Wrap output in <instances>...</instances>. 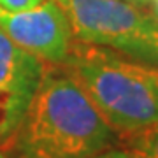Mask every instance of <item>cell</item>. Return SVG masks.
I'll use <instances>...</instances> for the list:
<instances>
[{"label":"cell","instance_id":"cell-1","mask_svg":"<svg viewBox=\"0 0 158 158\" xmlns=\"http://www.w3.org/2000/svg\"><path fill=\"white\" fill-rule=\"evenodd\" d=\"M118 141L62 65L46 63L9 148L16 158H93Z\"/></svg>","mask_w":158,"mask_h":158},{"label":"cell","instance_id":"cell-2","mask_svg":"<svg viewBox=\"0 0 158 158\" xmlns=\"http://www.w3.org/2000/svg\"><path fill=\"white\" fill-rule=\"evenodd\" d=\"M60 65L116 135L158 125V65L76 39Z\"/></svg>","mask_w":158,"mask_h":158},{"label":"cell","instance_id":"cell-3","mask_svg":"<svg viewBox=\"0 0 158 158\" xmlns=\"http://www.w3.org/2000/svg\"><path fill=\"white\" fill-rule=\"evenodd\" d=\"M69 18L72 37L158 65V16L127 0H55Z\"/></svg>","mask_w":158,"mask_h":158},{"label":"cell","instance_id":"cell-4","mask_svg":"<svg viewBox=\"0 0 158 158\" xmlns=\"http://www.w3.org/2000/svg\"><path fill=\"white\" fill-rule=\"evenodd\" d=\"M0 28L18 48L55 65L65 60L74 40L67 14L55 0H42L25 11L0 7Z\"/></svg>","mask_w":158,"mask_h":158},{"label":"cell","instance_id":"cell-5","mask_svg":"<svg viewBox=\"0 0 158 158\" xmlns=\"http://www.w3.org/2000/svg\"><path fill=\"white\" fill-rule=\"evenodd\" d=\"M44 62L18 48L0 28V148H9L34 98Z\"/></svg>","mask_w":158,"mask_h":158},{"label":"cell","instance_id":"cell-6","mask_svg":"<svg viewBox=\"0 0 158 158\" xmlns=\"http://www.w3.org/2000/svg\"><path fill=\"white\" fill-rule=\"evenodd\" d=\"M118 144L132 158H158V125L118 135Z\"/></svg>","mask_w":158,"mask_h":158},{"label":"cell","instance_id":"cell-7","mask_svg":"<svg viewBox=\"0 0 158 158\" xmlns=\"http://www.w3.org/2000/svg\"><path fill=\"white\" fill-rule=\"evenodd\" d=\"M42 0H0V7L6 11H25L30 7H35Z\"/></svg>","mask_w":158,"mask_h":158},{"label":"cell","instance_id":"cell-8","mask_svg":"<svg viewBox=\"0 0 158 158\" xmlns=\"http://www.w3.org/2000/svg\"><path fill=\"white\" fill-rule=\"evenodd\" d=\"M93 158H132L128 155V153L125 151L123 148H107V149H104V151H100L98 155H95Z\"/></svg>","mask_w":158,"mask_h":158},{"label":"cell","instance_id":"cell-9","mask_svg":"<svg viewBox=\"0 0 158 158\" xmlns=\"http://www.w3.org/2000/svg\"><path fill=\"white\" fill-rule=\"evenodd\" d=\"M148 7H149V9H151V11H153V12H155V14L158 16V0H151V2H149V6H148Z\"/></svg>","mask_w":158,"mask_h":158},{"label":"cell","instance_id":"cell-10","mask_svg":"<svg viewBox=\"0 0 158 158\" xmlns=\"http://www.w3.org/2000/svg\"><path fill=\"white\" fill-rule=\"evenodd\" d=\"M127 2H134V4H141V6H149L151 0H127Z\"/></svg>","mask_w":158,"mask_h":158},{"label":"cell","instance_id":"cell-11","mask_svg":"<svg viewBox=\"0 0 158 158\" xmlns=\"http://www.w3.org/2000/svg\"><path fill=\"white\" fill-rule=\"evenodd\" d=\"M0 158H6V156H4V155H2V153H0Z\"/></svg>","mask_w":158,"mask_h":158}]
</instances>
